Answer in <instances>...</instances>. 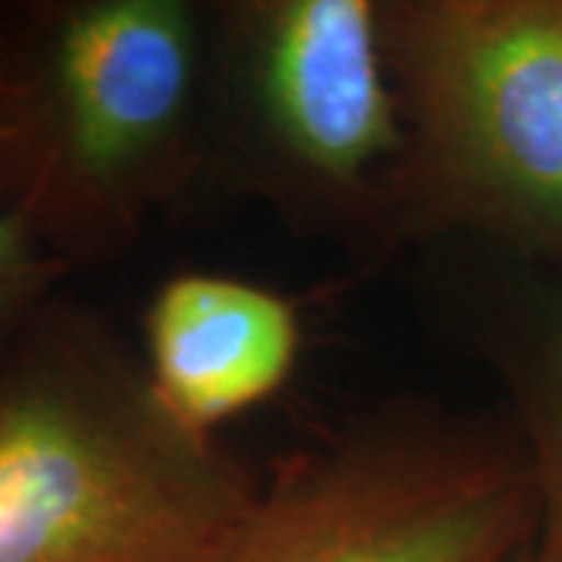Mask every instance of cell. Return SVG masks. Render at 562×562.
<instances>
[{
	"label": "cell",
	"instance_id": "6da1fadb",
	"mask_svg": "<svg viewBox=\"0 0 562 562\" xmlns=\"http://www.w3.org/2000/svg\"><path fill=\"white\" fill-rule=\"evenodd\" d=\"M213 3L50 0L0 32V203L47 257L116 260L203 179Z\"/></svg>",
	"mask_w": 562,
	"mask_h": 562
},
{
	"label": "cell",
	"instance_id": "7a4b0ae2",
	"mask_svg": "<svg viewBox=\"0 0 562 562\" xmlns=\"http://www.w3.org/2000/svg\"><path fill=\"white\" fill-rule=\"evenodd\" d=\"M257 487L94 310L54 294L0 338V562H210Z\"/></svg>",
	"mask_w": 562,
	"mask_h": 562
},
{
	"label": "cell",
	"instance_id": "3957f363",
	"mask_svg": "<svg viewBox=\"0 0 562 562\" xmlns=\"http://www.w3.org/2000/svg\"><path fill=\"white\" fill-rule=\"evenodd\" d=\"M406 144L391 238L562 262V0H382Z\"/></svg>",
	"mask_w": 562,
	"mask_h": 562
},
{
	"label": "cell",
	"instance_id": "277c9868",
	"mask_svg": "<svg viewBox=\"0 0 562 562\" xmlns=\"http://www.w3.org/2000/svg\"><path fill=\"white\" fill-rule=\"evenodd\" d=\"M403 144L382 0L213 3L206 172L301 225L384 241Z\"/></svg>",
	"mask_w": 562,
	"mask_h": 562
},
{
	"label": "cell",
	"instance_id": "5b68a950",
	"mask_svg": "<svg viewBox=\"0 0 562 562\" xmlns=\"http://www.w3.org/2000/svg\"><path fill=\"white\" fill-rule=\"evenodd\" d=\"M538 522L522 443L391 401L281 460L210 562H522Z\"/></svg>",
	"mask_w": 562,
	"mask_h": 562
},
{
	"label": "cell",
	"instance_id": "8992f818",
	"mask_svg": "<svg viewBox=\"0 0 562 562\" xmlns=\"http://www.w3.org/2000/svg\"><path fill=\"white\" fill-rule=\"evenodd\" d=\"M301 347V310L235 276L179 272L144 313L147 379L162 406L201 435L276 397Z\"/></svg>",
	"mask_w": 562,
	"mask_h": 562
},
{
	"label": "cell",
	"instance_id": "52a82bcc",
	"mask_svg": "<svg viewBox=\"0 0 562 562\" xmlns=\"http://www.w3.org/2000/svg\"><path fill=\"white\" fill-rule=\"evenodd\" d=\"M501 366L522 416L543 538L562 541V291L519 341L503 347Z\"/></svg>",
	"mask_w": 562,
	"mask_h": 562
},
{
	"label": "cell",
	"instance_id": "ba28073f",
	"mask_svg": "<svg viewBox=\"0 0 562 562\" xmlns=\"http://www.w3.org/2000/svg\"><path fill=\"white\" fill-rule=\"evenodd\" d=\"M66 266L47 257L0 203V338L57 294Z\"/></svg>",
	"mask_w": 562,
	"mask_h": 562
},
{
	"label": "cell",
	"instance_id": "9c48e42d",
	"mask_svg": "<svg viewBox=\"0 0 562 562\" xmlns=\"http://www.w3.org/2000/svg\"><path fill=\"white\" fill-rule=\"evenodd\" d=\"M522 562H562V541L557 538H541L538 547H531Z\"/></svg>",
	"mask_w": 562,
	"mask_h": 562
}]
</instances>
